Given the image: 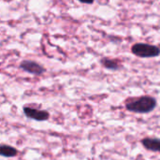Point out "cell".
Masks as SVG:
<instances>
[{
	"label": "cell",
	"mask_w": 160,
	"mask_h": 160,
	"mask_svg": "<svg viewBox=\"0 0 160 160\" xmlns=\"http://www.w3.org/2000/svg\"><path fill=\"white\" fill-rule=\"evenodd\" d=\"M157 107V100L153 97L145 96L138 98L128 99L126 103V109L135 113H148Z\"/></svg>",
	"instance_id": "obj_1"
},
{
	"label": "cell",
	"mask_w": 160,
	"mask_h": 160,
	"mask_svg": "<svg viewBox=\"0 0 160 160\" xmlns=\"http://www.w3.org/2000/svg\"><path fill=\"white\" fill-rule=\"evenodd\" d=\"M131 52L133 54L142 58L156 57L160 54V49L157 46L147 43H136L132 46Z\"/></svg>",
	"instance_id": "obj_2"
},
{
	"label": "cell",
	"mask_w": 160,
	"mask_h": 160,
	"mask_svg": "<svg viewBox=\"0 0 160 160\" xmlns=\"http://www.w3.org/2000/svg\"><path fill=\"white\" fill-rule=\"evenodd\" d=\"M23 113L27 118L38 122L47 121L50 118V113L47 111L37 110L31 107H23Z\"/></svg>",
	"instance_id": "obj_3"
},
{
	"label": "cell",
	"mask_w": 160,
	"mask_h": 160,
	"mask_svg": "<svg viewBox=\"0 0 160 160\" xmlns=\"http://www.w3.org/2000/svg\"><path fill=\"white\" fill-rule=\"evenodd\" d=\"M20 68L23 71L33 74V75H41L45 71L44 68H42L39 64H38L34 61H30V60L22 61L20 65Z\"/></svg>",
	"instance_id": "obj_4"
},
{
	"label": "cell",
	"mask_w": 160,
	"mask_h": 160,
	"mask_svg": "<svg viewBox=\"0 0 160 160\" xmlns=\"http://www.w3.org/2000/svg\"><path fill=\"white\" fill-rule=\"evenodd\" d=\"M144 148L152 152L160 153V139L158 138H145L142 141Z\"/></svg>",
	"instance_id": "obj_5"
},
{
	"label": "cell",
	"mask_w": 160,
	"mask_h": 160,
	"mask_svg": "<svg viewBox=\"0 0 160 160\" xmlns=\"http://www.w3.org/2000/svg\"><path fill=\"white\" fill-rule=\"evenodd\" d=\"M0 154L2 157H5V158H13L18 155V151H17V149H15L9 145L2 144L0 146Z\"/></svg>",
	"instance_id": "obj_6"
},
{
	"label": "cell",
	"mask_w": 160,
	"mask_h": 160,
	"mask_svg": "<svg viewBox=\"0 0 160 160\" xmlns=\"http://www.w3.org/2000/svg\"><path fill=\"white\" fill-rule=\"evenodd\" d=\"M101 64L103 67H105L108 69H112V70H116L119 68V65L116 61L109 59V58H103L101 59Z\"/></svg>",
	"instance_id": "obj_7"
},
{
	"label": "cell",
	"mask_w": 160,
	"mask_h": 160,
	"mask_svg": "<svg viewBox=\"0 0 160 160\" xmlns=\"http://www.w3.org/2000/svg\"><path fill=\"white\" fill-rule=\"evenodd\" d=\"M79 1L84 4H92L94 2V0H79Z\"/></svg>",
	"instance_id": "obj_8"
}]
</instances>
